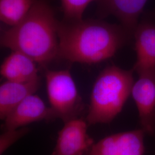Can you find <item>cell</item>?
<instances>
[{
	"label": "cell",
	"mask_w": 155,
	"mask_h": 155,
	"mask_svg": "<svg viewBox=\"0 0 155 155\" xmlns=\"http://www.w3.org/2000/svg\"><path fill=\"white\" fill-rule=\"evenodd\" d=\"M98 0H61V8L67 21L82 20L84 12L90 4Z\"/></svg>",
	"instance_id": "5bb4252c"
},
{
	"label": "cell",
	"mask_w": 155,
	"mask_h": 155,
	"mask_svg": "<svg viewBox=\"0 0 155 155\" xmlns=\"http://www.w3.org/2000/svg\"><path fill=\"white\" fill-rule=\"evenodd\" d=\"M94 144L87 133L86 122L75 118L64 123L52 155H86Z\"/></svg>",
	"instance_id": "ba28073f"
},
{
	"label": "cell",
	"mask_w": 155,
	"mask_h": 155,
	"mask_svg": "<svg viewBox=\"0 0 155 155\" xmlns=\"http://www.w3.org/2000/svg\"><path fill=\"white\" fill-rule=\"evenodd\" d=\"M58 117L51 107L36 95H31L21 102L6 117L4 131L24 127L32 122L54 120Z\"/></svg>",
	"instance_id": "9c48e42d"
},
{
	"label": "cell",
	"mask_w": 155,
	"mask_h": 155,
	"mask_svg": "<svg viewBox=\"0 0 155 155\" xmlns=\"http://www.w3.org/2000/svg\"><path fill=\"white\" fill-rule=\"evenodd\" d=\"M36 64L28 56L12 51L2 62L0 73L8 81L29 82L40 78Z\"/></svg>",
	"instance_id": "8fae6325"
},
{
	"label": "cell",
	"mask_w": 155,
	"mask_h": 155,
	"mask_svg": "<svg viewBox=\"0 0 155 155\" xmlns=\"http://www.w3.org/2000/svg\"><path fill=\"white\" fill-rule=\"evenodd\" d=\"M40 79L29 82L6 81L0 86V118L5 120L13 110L28 96L39 89Z\"/></svg>",
	"instance_id": "7c38bea8"
},
{
	"label": "cell",
	"mask_w": 155,
	"mask_h": 155,
	"mask_svg": "<svg viewBox=\"0 0 155 155\" xmlns=\"http://www.w3.org/2000/svg\"><path fill=\"white\" fill-rule=\"evenodd\" d=\"M45 79L51 107L57 117L64 123L77 118L83 103L69 70H47Z\"/></svg>",
	"instance_id": "277c9868"
},
{
	"label": "cell",
	"mask_w": 155,
	"mask_h": 155,
	"mask_svg": "<svg viewBox=\"0 0 155 155\" xmlns=\"http://www.w3.org/2000/svg\"><path fill=\"white\" fill-rule=\"evenodd\" d=\"M148 0H98L100 16H113L133 38V33Z\"/></svg>",
	"instance_id": "30bf717a"
},
{
	"label": "cell",
	"mask_w": 155,
	"mask_h": 155,
	"mask_svg": "<svg viewBox=\"0 0 155 155\" xmlns=\"http://www.w3.org/2000/svg\"><path fill=\"white\" fill-rule=\"evenodd\" d=\"M131 39L120 25L101 20L59 22L58 56L72 62L98 63L113 57Z\"/></svg>",
	"instance_id": "6da1fadb"
},
{
	"label": "cell",
	"mask_w": 155,
	"mask_h": 155,
	"mask_svg": "<svg viewBox=\"0 0 155 155\" xmlns=\"http://www.w3.org/2000/svg\"><path fill=\"white\" fill-rule=\"evenodd\" d=\"M35 0H0V20L14 27L27 16Z\"/></svg>",
	"instance_id": "4fadbf2b"
},
{
	"label": "cell",
	"mask_w": 155,
	"mask_h": 155,
	"mask_svg": "<svg viewBox=\"0 0 155 155\" xmlns=\"http://www.w3.org/2000/svg\"><path fill=\"white\" fill-rule=\"evenodd\" d=\"M133 71L116 65L105 68L95 81L86 118L89 125L109 124L121 111L134 84Z\"/></svg>",
	"instance_id": "3957f363"
},
{
	"label": "cell",
	"mask_w": 155,
	"mask_h": 155,
	"mask_svg": "<svg viewBox=\"0 0 155 155\" xmlns=\"http://www.w3.org/2000/svg\"><path fill=\"white\" fill-rule=\"evenodd\" d=\"M136 61L134 71L155 70V15L148 13L140 17L133 33Z\"/></svg>",
	"instance_id": "8992f818"
},
{
	"label": "cell",
	"mask_w": 155,
	"mask_h": 155,
	"mask_svg": "<svg viewBox=\"0 0 155 155\" xmlns=\"http://www.w3.org/2000/svg\"><path fill=\"white\" fill-rule=\"evenodd\" d=\"M132 90L139 111L141 129L146 134H155V70L138 74Z\"/></svg>",
	"instance_id": "5b68a950"
},
{
	"label": "cell",
	"mask_w": 155,
	"mask_h": 155,
	"mask_svg": "<svg viewBox=\"0 0 155 155\" xmlns=\"http://www.w3.org/2000/svg\"><path fill=\"white\" fill-rule=\"evenodd\" d=\"M29 128L22 127L14 130H6L0 136V154L2 155L12 144L16 143L29 132Z\"/></svg>",
	"instance_id": "9a60e30c"
},
{
	"label": "cell",
	"mask_w": 155,
	"mask_h": 155,
	"mask_svg": "<svg viewBox=\"0 0 155 155\" xmlns=\"http://www.w3.org/2000/svg\"><path fill=\"white\" fill-rule=\"evenodd\" d=\"M58 25L48 2L35 0L22 21L2 32L1 45L44 66L59 56Z\"/></svg>",
	"instance_id": "7a4b0ae2"
},
{
	"label": "cell",
	"mask_w": 155,
	"mask_h": 155,
	"mask_svg": "<svg viewBox=\"0 0 155 155\" xmlns=\"http://www.w3.org/2000/svg\"><path fill=\"white\" fill-rule=\"evenodd\" d=\"M144 130L116 133L94 143L86 155H144Z\"/></svg>",
	"instance_id": "52a82bcc"
}]
</instances>
